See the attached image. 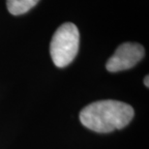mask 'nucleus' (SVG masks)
I'll return each instance as SVG.
<instances>
[{"label": "nucleus", "mask_w": 149, "mask_h": 149, "mask_svg": "<svg viewBox=\"0 0 149 149\" xmlns=\"http://www.w3.org/2000/svg\"><path fill=\"white\" fill-rule=\"evenodd\" d=\"M144 56V49L136 43H124L120 45L106 64L109 72L115 73L133 68Z\"/></svg>", "instance_id": "obj_3"}, {"label": "nucleus", "mask_w": 149, "mask_h": 149, "mask_svg": "<svg viewBox=\"0 0 149 149\" xmlns=\"http://www.w3.org/2000/svg\"><path fill=\"white\" fill-rule=\"evenodd\" d=\"M134 109L124 102L104 100L91 103L79 113L84 127L97 133H109L126 127L134 117Z\"/></svg>", "instance_id": "obj_1"}, {"label": "nucleus", "mask_w": 149, "mask_h": 149, "mask_svg": "<svg viewBox=\"0 0 149 149\" xmlns=\"http://www.w3.org/2000/svg\"><path fill=\"white\" fill-rule=\"evenodd\" d=\"M148 79H149V77H148V76H146L144 77V80H143V82H144V84L146 85V87H148L149 86V82H148Z\"/></svg>", "instance_id": "obj_5"}, {"label": "nucleus", "mask_w": 149, "mask_h": 149, "mask_svg": "<svg viewBox=\"0 0 149 149\" xmlns=\"http://www.w3.org/2000/svg\"><path fill=\"white\" fill-rule=\"evenodd\" d=\"M40 0H6L8 11L14 16L25 14Z\"/></svg>", "instance_id": "obj_4"}, {"label": "nucleus", "mask_w": 149, "mask_h": 149, "mask_svg": "<svg viewBox=\"0 0 149 149\" xmlns=\"http://www.w3.org/2000/svg\"><path fill=\"white\" fill-rule=\"evenodd\" d=\"M79 47V32L72 22L60 25L50 42V56L55 66H68L77 54Z\"/></svg>", "instance_id": "obj_2"}]
</instances>
